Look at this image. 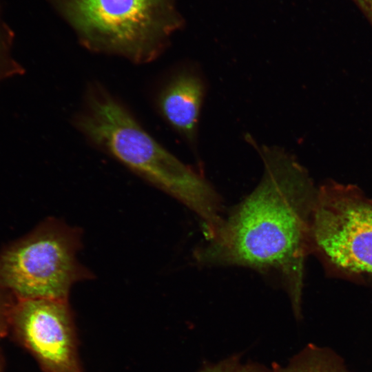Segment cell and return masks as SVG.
I'll return each mask as SVG.
<instances>
[{"label": "cell", "instance_id": "cell-7", "mask_svg": "<svg viewBox=\"0 0 372 372\" xmlns=\"http://www.w3.org/2000/svg\"><path fill=\"white\" fill-rule=\"evenodd\" d=\"M205 94L204 80L196 70L177 71L160 90L157 107L164 120L189 144L195 145Z\"/></svg>", "mask_w": 372, "mask_h": 372}, {"label": "cell", "instance_id": "cell-3", "mask_svg": "<svg viewBox=\"0 0 372 372\" xmlns=\"http://www.w3.org/2000/svg\"><path fill=\"white\" fill-rule=\"evenodd\" d=\"M82 44L136 63L156 59L180 25L174 0H54Z\"/></svg>", "mask_w": 372, "mask_h": 372}, {"label": "cell", "instance_id": "cell-4", "mask_svg": "<svg viewBox=\"0 0 372 372\" xmlns=\"http://www.w3.org/2000/svg\"><path fill=\"white\" fill-rule=\"evenodd\" d=\"M82 234L50 218L0 255V287L17 298L67 299L92 273L77 259Z\"/></svg>", "mask_w": 372, "mask_h": 372}, {"label": "cell", "instance_id": "cell-9", "mask_svg": "<svg viewBox=\"0 0 372 372\" xmlns=\"http://www.w3.org/2000/svg\"><path fill=\"white\" fill-rule=\"evenodd\" d=\"M269 369L256 362H243L241 356L231 355L216 363H207L197 372H269Z\"/></svg>", "mask_w": 372, "mask_h": 372}, {"label": "cell", "instance_id": "cell-1", "mask_svg": "<svg viewBox=\"0 0 372 372\" xmlns=\"http://www.w3.org/2000/svg\"><path fill=\"white\" fill-rule=\"evenodd\" d=\"M258 152L264 165L260 183L224 216L194 257L205 266H240L278 277L299 318L318 189L283 149L263 145Z\"/></svg>", "mask_w": 372, "mask_h": 372}, {"label": "cell", "instance_id": "cell-12", "mask_svg": "<svg viewBox=\"0 0 372 372\" xmlns=\"http://www.w3.org/2000/svg\"><path fill=\"white\" fill-rule=\"evenodd\" d=\"M0 372H4V360L0 351Z\"/></svg>", "mask_w": 372, "mask_h": 372}, {"label": "cell", "instance_id": "cell-13", "mask_svg": "<svg viewBox=\"0 0 372 372\" xmlns=\"http://www.w3.org/2000/svg\"><path fill=\"white\" fill-rule=\"evenodd\" d=\"M6 74H9V72L3 69V68L1 67V65H0V77H2Z\"/></svg>", "mask_w": 372, "mask_h": 372}, {"label": "cell", "instance_id": "cell-5", "mask_svg": "<svg viewBox=\"0 0 372 372\" xmlns=\"http://www.w3.org/2000/svg\"><path fill=\"white\" fill-rule=\"evenodd\" d=\"M311 252L335 272L372 275V200L354 185L329 181L318 189Z\"/></svg>", "mask_w": 372, "mask_h": 372}, {"label": "cell", "instance_id": "cell-8", "mask_svg": "<svg viewBox=\"0 0 372 372\" xmlns=\"http://www.w3.org/2000/svg\"><path fill=\"white\" fill-rule=\"evenodd\" d=\"M269 372H349L343 360L328 349L309 344L289 362L272 364Z\"/></svg>", "mask_w": 372, "mask_h": 372}, {"label": "cell", "instance_id": "cell-2", "mask_svg": "<svg viewBox=\"0 0 372 372\" xmlns=\"http://www.w3.org/2000/svg\"><path fill=\"white\" fill-rule=\"evenodd\" d=\"M75 124L98 148L196 213L205 232L219 226L222 200L211 183L156 141L101 85L87 90Z\"/></svg>", "mask_w": 372, "mask_h": 372}, {"label": "cell", "instance_id": "cell-11", "mask_svg": "<svg viewBox=\"0 0 372 372\" xmlns=\"http://www.w3.org/2000/svg\"><path fill=\"white\" fill-rule=\"evenodd\" d=\"M372 19V0H358Z\"/></svg>", "mask_w": 372, "mask_h": 372}, {"label": "cell", "instance_id": "cell-10", "mask_svg": "<svg viewBox=\"0 0 372 372\" xmlns=\"http://www.w3.org/2000/svg\"><path fill=\"white\" fill-rule=\"evenodd\" d=\"M15 300L0 292V340L9 334L10 314Z\"/></svg>", "mask_w": 372, "mask_h": 372}, {"label": "cell", "instance_id": "cell-6", "mask_svg": "<svg viewBox=\"0 0 372 372\" xmlns=\"http://www.w3.org/2000/svg\"><path fill=\"white\" fill-rule=\"evenodd\" d=\"M9 334L43 372H83L73 313L67 299L17 298Z\"/></svg>", "mask_w": 372, "mask_h": 372}]
</instances>
